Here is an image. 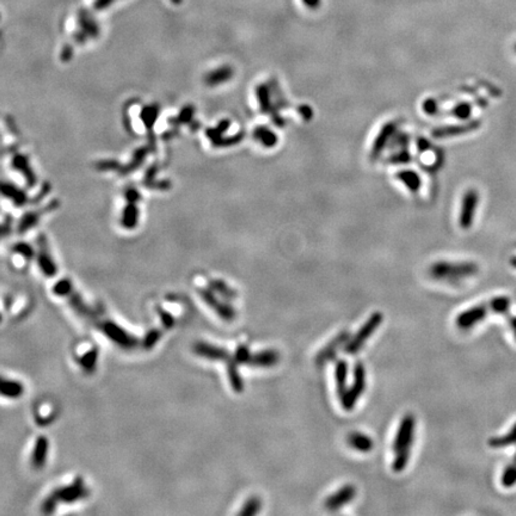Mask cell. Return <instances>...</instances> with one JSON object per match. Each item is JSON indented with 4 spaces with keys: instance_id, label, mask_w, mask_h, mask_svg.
I'll list each match as a JSON object with an SVG mask.
<instances>
[{
    "instance_id": "obj_1",
    "label": "cell",
    "mask_w": 516,
    "mask_h": 516,
    "mask_svg": "<svg viewBox=\"0 0 516 516\" xmlns=\"http://www.w3.org/2000/svg\"><path fill=\"white\" fill-rule=\"evenodd\" d=\"M415 430L416 417L412 413H408L400 421L393 442L394 460L392 470L397 473L403 472L408 465L410 452H411L413 439H415Z\"/></svg>"
},
{
    "instance_id": "obj_2",
    "label": "cell",
    "mask_w": 516,
    "mask_h": 516,
    "mask_svg": "<svg viewBox=\"0 0 516 516\" xmlns=\"http://www.w3.org/2000/svg\"><path fill=\"white\" fill-rule=\"evenodd\" d=\"M88 495L89 491L84 485L83 480L80 478H77L70 485L62 486L60 489L53 491L49 497H47L46 501L43 502L42 511L45 514H51L57 509L58 504H60V503H73L80 501Z\"/></svg>"
},
{
    "instance_id": "obj_3",
    "label": "cell",
    "mask_w": 516,
    "mask_h": 516,
    "mask_svg": "<svg viewBox=\"0 0 516 516\" xmlns=\"http://www.w3.org/2000/svg\"><path fill=\"white\" fill-rule=\"evenodd\" d=\"M478 272L477 266L474 263L470 262H461V263H452V262H437L431 266L430 275L434 279L443 280V281H460L462 279H467L468 276L474 275Z\"/></svg>"
},
{
    "instance_id": "obj_4",
    "label": "cell",
    "mask_w": 516,
    "mask_h": 516,
    "mask_svg": "<svg viewBox=\"0 0 516 516\" xmlns=\"http://www.w3.org/2000/svg\"><path fill=\"white\" fill-rule=\"evenodd\" d=\"M382 320H384L382 313H372L371 317L366 320L365 324L359 329V331H357L353 337L349 338V341H348L346 346H344V351H346L348 355H355L356 353H359L360 349L365 346L366 342L371 338V336L378 330V328L380 326Z\"/></svg>"
},
{
    "instance_id": "obj_5",
    "label": "cell",
    "mask_w": 516,
    "mask_h": 516,
    "mask_svg": "<svg viewBox=\"0 0 516 516\" xmlns=\"http://www.w3.org/2000/svg\"><path fill=\"white\" fill-rule=\"evenodd\" d=\"M367 385V374L366 367L361 361H357L354 366V380L350 387H348L347 392L341 398L342 408L346 411H350L356 406L359 398L365 393Z\"/></svg>"
},
{
    "instance_id": "obj_6",
    "label": "cell",
    "mask_w": 516,
    "mask_h": 516,
    "mask_svg": "<svg viewBox=\"0 0 516 516\" xmlns=\"http://www.w3.org/2000/svg\"><path fill=\"white\" fill-rule=\"evenodd\" d=\"M98 328L104 332V335L107 336L109 340H111L114 343H116L117 346L123 348V349H133V348L138 346V338L130 335L129 332H127L124 329L117 325L116 323L111 322V320H105V322L99 323Z\"/></svg>"
},
{
    "instance_id": "obj_7",
    "label": "cell",
    "mask_w": 516,
    "mask_h": 516,
    "mask_svg": "<svg viewBox=\"0 0 516 516\" xmlns=\"http://www.w3.org/2000/svg\"><path fill=\"white\" fill-rule=\"evenodd\" d=\"M200 297L203 299L204 303H206L210 309H213L216 312V315L222 318L226 322H233L235 318H237V312L233 309L231 305L225 303V301L220 300L219 298L215 297V294L213 293L210 289L208 288H198L197 289Z\"/></svg>"
},
{
    "instance_id": "obj_8",
    "label": "cell",
    "mask_w": 516,
    "mask_h": 516,
    "mask_svg": "<svg viewBox=\"0 0 516 516\" xmlns=\"http://www.w3.org/2000/svg\"><path fill=\"white\" fill-rule=\"evenodd\" d=\"M350 338V332L348 330L341 331L340 334L335 336L332 340L329 342L326 346H324L320 349L315 357V362L317 366H323L325 365L326 362H329L330 360L334 359L337 354V351L341 349L342 347H344L347 344V342L349 341Z\"/></svg>"
},
{
    "instance_id": "obj_9",
    "label": "cell",
    "mask_w": 516,
    "mask_h": 516,
    "mask_svg": "<svg viewBox=\"0 0 516 516\" xmlns=\"http://www.w3.org/2000/svg\"><path fill=\"white\" fill-rule=\"evenodd\" d=\"M487 311V305H475L459 313L455 319V324L461 330H470L486 318Z\"/></svg>"
},
{
    "instance_id": "obj_10",
    "label": "cell",
    "mask_w": 516,
    "mask_h": 516,
    "mask_svg": "<svg viewBox=\"0 0 516 516\" xmlns=\"http://www.w3.org/2000/svg\"><path fill=\"white\" fill-rule=\"evenodd\" d=\"M355 496L356 487L350 485V484H347V485L342 486L340 490L336 491L335 493H332V495L325 499L324 508L329 511H337L341 508H343L344 505H347L348 503L353 501Z\"/></svg>"
},
{
    "instance_id": "obj_11",
    "label": "cell",
    "mask_w": 516,
    "mask_h": 516,
    "mask_svg": "<svg viewBox=\"0 0 516 516\" xmlns=\"http://www.w3.org/2000/svg\"><path fill=\"white\" fill-rule=\"evenodd\" d=\"M194 351L196 355L204 357L207 360H212V361L227 362L232 356V353H229L226 348L214 346V344L206 343V342H197V343H195Z\"/></svg>"
},
{
    "instance_id": "obj_12",
    "label": "cell",
    "mask_w": 516,
    "mask_h": 516,
    "mask_svg": "<svg viewBox=\"0 0 516 516\" xmlns=\"http://www.w3.org/2000/svg\"><path fill=\"white\" fill-rule=\"evenodd\" d=\"M281 359L279 351L274 349H266L257 351V353H251L250 360H248L247 366L251 367H260V368H269V367L276 366Z\"/></svg>"
},
{
    "instance_id": "obj_13",
    "label": "cell",
    "mask_w": 516,
    "mask_h": 516,
    "mask_svg": "<svg viewBox=\"0 0 516 516\" xmlns=\"http://www.w3.org/2000/svg\"><path fill=\"white\" fill-rule=\"evenodd\" d=\"M49 442L45 436L37 437L35 446H34L33 454H31V465L35 470H41L43 465L46 464L47 454H48Z\"/></svg>"
},
{
    "instance_id": "obj_14",
    "label": "cell",
    "mask_w": 516,
    "mask_h": 516,
    "mask_svg": "<svg viewBox=\"0 0 516 516\" xmlns=\"http://www.w3.org/2000/svg\"><path fill=\"white\" fill-rule=\"evenodd\" d=\"M347 441L351 448L360 453H369L374 448V441L372 440V437L363 433H357V431L350 433L348 435Z\"/></svg>"
},
{
    "instance_id": "obj_15",
    "label": "cell",
    "mask_w": 516,
    "mask_h": 516,
    "mask_svg": "<svg viewBox=\"0 0 516 516\" xmlns=\"http://www.w3.org/2000/svg\"><path fill=\"white\" fill-rule=\"evenodd\" d=\"M335 379H336V390L340 399L344 396L348 390V362L346 360H337L335 363Z\"/></svg>"
},
{
    "instance_id": "obj_16",
    "label": "cell",
    "mask_w": 516,
    "mask_h": 516,
    "mask_svg": "<svg viewBox=\"0 0 516 516\" xmlns=\"http://www.w3.org/2000/svg\"><path fill=\"white\" fill-rule=\"evenodd\" d=\"M226 366H227V374L232 388L234 390L235 393H241L244 391V380L243 378H241L240 372H239V367H240V365L235 361L233 354L231 359L226 362Z\"/></svg>"
},
{
    "instance_id": "obj_17",
    "label": "cell",
    "mask_w": 516,
    "mask_h": 516,
    "mask_svg": "<svg viewBox=\"0 0 516 516\" xmlns=\"http://www.w3.org/2000/svg\"><path fill=\"white\" fill-rule=\"evenodd\" d=\"M66 298L68 299V301H70L71 306H72L73 309L76 310V312L79 313L80 316L85 317V318H88V319L95 318L96 316H95V312H93V310L90 309L88 305L84 303L82 297H80L78 293H76L73 289L67 294Z\"/></svg>"
},
{
    "instance_id": "obj_18",
    "label": "cell",
    "mask_w": 516,
    "mask_h": 516,
    "mask_svg": "<svg viewBox=\"0 0 516 516\" xmlns=\"http://www.w3.org/2000/svg\"><path fill=\"white\" fill-rule=\"evenodd\" d=\"M24 392V387L21 382L0 377V394L6 398H18Z\"/></svg>"
},
{
    "instance_id": "obj_19",
    "label": "cell",
    "mask_w": 516,
    "mask_h": 516,
    "mask_svg": "<svg viewBox=\"0 0 516 516\" xmlns=\"http://www.w3.org/2000/svg\"><path fill=\"white\" fill-rule=\"evenodd\" d=\"M477 204V195L474 191L468 192L464 200V207H462V215H461V225L462 227H467L471 225L472 216H473V209Z\"/></svg>"
},
{
    "instance_id": "obj_20",
    "label": "cell",
    "mask_w": 516,
    "mask_h": 516,
    "mask_svg": "<svg viewBox=\"0 0 516 516\" xmlns=\"http://www.w3.org/2000/svg\"><path fill=\"white\" fill-rule=\"evenodd\" d=\"M512 444H516V423L512 425L509 433L490 440V446L493 448H503V447H509Z\"/></svg>"
},
{
    "instance_id": "obj_21",
    "label": "cell",
    "mask_w": 516,
    "mask_h": 516,
    "mask_svg": "<svg viewBox=\"0 0 516 516\" xmlns=\"http://www.w3.org/2000/svg\"><path fill=\"white\" fill-rule=\"evenodd\" d=\"M510 306H511L510 298L504 297V295L492 298V299L490 300L489 305H487L489 310H491L492 312H495V313H501V315L509 312Z\"/></svg>"
},
{
    "instance_id": "obj_22",
    "label": "cell",
    "mask_w": 516,
    "mask_h": 516,
    "mask_svg": "<svg viewBox=\"0 0 516 516\" xmlns=\"http://www.w3.org/2000/svg\"><path fill=\"white\" fill-rule=\"evenodd\" d=\"M97 359H98V350L97 349H91L90 351L84 355L82 359H80V366H82L83 371L88 374H91V373L96 369V366H97Z\"/></svg>"
},
{
    "instance_id": "obj_23",
    "label": "cell",
    "mask_w": 516,
    "mask_h": 516,
    "mask_svg": "<svg viewBox=\"0 0 516 516\" xmlns=\"http://www.w3.org/2000/svg\"><path fill=\"white\" fill-rule=\"evenodd\" d=\"M210 288L216 291L217 293H220L222 297H225L226 299H235L237 298V292L234 291L232 287H229L227 284H225L223 281H220V280H210L209 281Z\"/></svg>"
},
{
    "instance_id": "obj_24",
    "label": "cell",
    "mask_w": 516,
    "mask_h": 516,
    "mask_svg": "<svg viewBox=\"0 0 516 516\" xmlns=\"http://www.w3.org/2000/svg\"><path fill=\"white\" fill-rule=\"evenodd\" d=\"M261 509H262V501H261V498H258V497L253 496L245 502V504L243 505V508H241V510L238 512V515L253 516L258 514V512L261 511Z\"/></svg>"
},
{
    "instance_id": "obj_25",
    "label": "cell",
    "mask_w": 516,
    "mask_h": 516,
    "mask_svg": "<svg viewBox=\"0 0 516 516\" xmlns=\"http://www.w3.org/2000/svg\"><path fill=\"white\" fill-rule=\"evenodd\" d=\"M501 483L506 489L516 485V462L512 461L504 468L501 477Z\"/></svg>"
},
{
    "instance_id": "obj_26",
    "label": "cell",
    "mask_w": 516,
    "mask_h": 516,
    "mask_svg": "<svg viewBox=\"0 0 516 516\" xmlns=\"http://www.w3.org/2000/svg\"><path fill=\"white\" fill-rule=\"evenodd\" d=\"M251 353H252V351L250 350V348H248L246 344H240V346L237 347V349L233 353V355H234L235 361H237L239 365L247 366Z\"/></svg>"
},
{
    "instance_id": "obj_27",
    "label": "cell",
    "mask_w": 516,
    "mask_h": 516,
    "mask_svg": "<svg viewBox=\"0 0 516 516\" xmlns=\"http://www.w3.org/2000/svg\"><path fill=\"white\" fill-rule=\"evenodd\" d=\"M39 263H40V267H41L42 272L45 273L46 275L53 276L55 274V272H57V268H55L54 263H53V261L51 260V257H49L48 253L42 252L41 254H40Z\"/></svg>"
},
{
    "instance_id": "obj_28",
    "label": "cell",
    "mask_w": 516,
    "mask_h": 516,
    "mask_svg": "<svg viewBox=\"0 0 516 516\" xmlns=\"http://www.w3.org/2000/svg\"><path fill=\"white\" fill-rule=\"evenodd\" d=\"M161 337V331L158 330V329H153V330L148 331L147 335L145 336V340H144V343H142V347L145 348V349H152L155 344H157V342L160 340Z\"/></svg>"
},
{
    "instance_id": "obj_29",
    "label": "cell",
    "mask_w": 516,
    "mask_h": 516,
    "mask_svg": "<svg viewBox=\"0 0 516 516\" xmlns=\"http://www.w3.org/2000/svg\"><path fill=\"white\" fill-rule=\"evenodd\" d=\"M72 289V285H71V282L68 281V280H61V281H59L58 284L54 286L53 291H54L55 294L60 295V297H67V294L70 293Z\"/></svg>"
},
{
    "instance_id": "obj_30",
    "label": "cell",
    "mask_w": 516,
    "mask_h": 516,
    "mask_svg": "<svg viewBox=\"0 0 516 516\" xmlns=\"http://www.w3.org/2000/svg\"><path fill=\"white\" fill-rule=\"evenodd\" d=\"M158 313H159L160 320H161V323H163L164 328L165 329L173 328V325H175V318H173V317L171 316L169 312H166V311H164L161 309H158Z\"/></svg>"
},
{
    "instance_id": "obj_31",
    "label": "cell",
    "mask_w": 516,
    "mask_h": 516,
    "mask_svg": "<svg viewBox=\"0 0 516 516\" xmlns=\"http://www.w3.org/2000/svg\"><path fill=\"white\" fill-rule=\"evenodd\" d=\"M509 324H510V328L512 332H514V336L516 338V317H511V318L509 319Z\"/></svg>"
},
{
    "instance_id": "obj_32",
    "label": "cell",
    "mask_w": 516,
    "mask_h": 516,
    "mask_svg": "<svg viewBox=\"0 0 516 516\" xmlns=\"http://www.w3.org/2000/svg\"><path fill=\"white\" fill-rule=\"evenodd\" d=\"M305 2H306L309 5H317L318 4L319 0H305Z\"/></svg>"
},
{
    "instance_id": "obj_33",
    "label": "cell",
    "mask_w": 516,
    "mask_h": 516,
    "mask_svg": "<svg viewBox=\"0 0 516 516\" xmlns=\"http://www.w3.org/2000/svg\"><path fill=\"white\" fill-rule=\"evenodd\" d=\"M512 461L516 462V453H515V455H514V460H512Z\"/></svg>"
},
{
    "instance_id": "obj_34",
    "label": "cell",
    "mask_w": 516,
    "mask_h": 516,
    "mask_svg": "<svg viewBox=\"0 0 516 516\" xmlns=\"http://www.w3.org/2000/svg\"><path fill=\"white\" fill-rule=\"evenodd\" d=\"M512 263H514V266L516 267V260H514V261H512Z\"/></svg>"
},
{
    "instance_id": "obj_35",
    "label": "cell",
    "mask_w": 516,
    "mask_h": 516,
    "mask_svg": "<svg viewBox=\"0 0 516 516\" xmlns=\"http://www.w3.org/2000/svg\"><path fill=\"white\" fill-rule=\"evenodd\" d=\"M0 322H2V316H0Z\"/></svg>"
}]
</instances>
